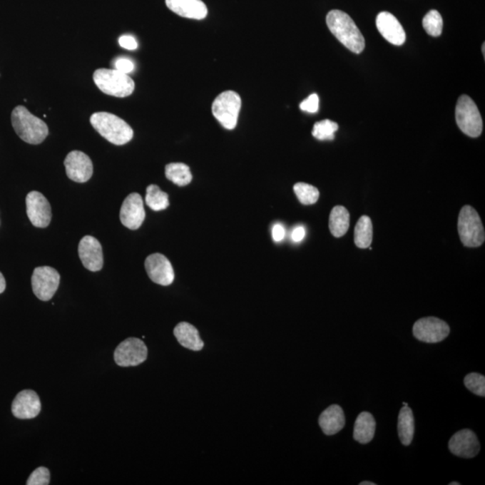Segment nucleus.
<instances>
[{"instance_id": "7", "label": "nucleus", "mask_w": 485, "mask_h": 485, "mask_svg": "<svg viewBox=\"0 0 485 485\" xmlns=\"http://www.w3.org/2000/svg\"><path fill=\"white\" fill-rule=\"evenodd\" d=\"M457 126L471 138L479 137L483 131V120L476 103L469 96H461L456 106Z\"/></svg>"}, {"instance_id": "39", "label": "nucleus", "mask_w": 485, "mask_h": 485, "mask_svg": "<svg viewBox=\"0 0 485 485\" xmlns=\"http://www.w3.org/2000/svg\"><path fill=\"white\" fill-rule=\"evenodd\" d=\"M360 485H376L375 483H372V481H362V483L359 484Z\"/></svg>"}, {"instance_id": "15", "label": "nucleus", "mask_w": 485, "mask_h": 485, "mask_svg": "<svg viewBox=\"0 0 485 485\" xmlns=\"http://www.w3.org/2000/svg\"><path fill=\"white\" fill-rule=\"evenodd\" d=\"M450 451L464 459H473L480 451V442L471 429H461L451 436L449 442Z\"/></svg>"}, {"instance_id": "19", "label": "nucleus", "mask_w": 485, "mask_h": 485, "mask_svg": "<svg viewBox=\"0 0 485 485\" xmlns=\"http://www.w3.org/2000/svg\"><path fill=\"white\" fill-rule=\"evenodd\" d=\"M172 12L185 19L203 20L208 16L207 6L202 0H165Z\"/></svg>"}, {"instance_id": "21", "label": "nucleus", "mask_w": 485, "mask_h": 485, "mask_svg": "<svg viewBox=\"0 0 485 485\" xmlns=\"http://www.w3.org/2000/svg\"><path fill=\"white\" fill-rule=\"evenodd\" d=\"M174 335L179 344L186 349L199 352L203 348V340L200 337L198 330L193 325L182 322L176 325Z\"/></svg>"}, {"instance_id": "24", "label": "nucleus", "mask_w": 485, "mask_h": 485, "mask_svg": "<svg viewBox=\"0 0 485 485\" xmlns=\"http://www.w3.org/2000/svg\"><path fill=\"white\" fill-rule=\"evenodd\" d=\"M349 228V213L344 206H335L329 218V230L335 238H342Z\"/></svg>"}, {"instance_id": "33", "label": "nucleus", "mask_w": 485, "mask_h": 485, "mask_svg": "<svg viewBox=\"0 0 485 485\" xmlns=\"http://www.w3.org/2000/svg\"><path fill=\"white\" fill-rule=\"evenodd\" d=\"M300 107L304 112L310 113H317L318 108H320V97H318L317 93H312L311 96H308L307 99H305L300 103Z\"/></svg>"}, {"instance_id": "23", "label": "nucleus", "mask_w": 485, "mask_h": 485, "mask_svg": "<svg viewBox=\"0 0 485 485\" xmlns=\"http://www.w3.org/2000/svg\"><path fill=\"white\" fill-rule=\"evenodd\" d=\"M397 429L402 444L410 445L415 431L414 417L410 407H404L401 409L398 417Z\"/></svg>"}, {"instance_id": "27", "label": "nucleus", "mask_w": 485, "mask_h": 485, "mask_svg": "<svg viewBox=\"0 0 485 485\" xmlns=\"http://www.w3.org/2000/svg\"><path fill=\"white\" fill-rule=\"evenodd\" d=\"M146 203L155 211L164 210L169 206L168 194L163 192L158 185H151L147 188Z\"/></svg>"}, {"instance_id": "26", "label": "nucleus", "mask_w": 485, "mask_h": 485, "mask_svg": "<svg viewBox=\"0 0 485 485\" xmlns=\"http://www.w3.org/2000/svg\"><path fill=\"white\" fill-rule=\"evenodd\" d=\"M166 178L178 186L189 185L193 175L188 165L183 163H171L165 166Z\"/></svg>"}, {"instance_id": "18", "label": "nucleus", "mask_w": 485, "mask_h": 485, "mask_svg": "<svg viewBox=\"0 0 485 485\" xmlns=\"http://www.w3.org/2000/svg\"><path fill=\"white\" fill-rule=\"evenodd\" d=\"M377 30L388 43L400 46L404 44L407 36L397 17L389 12H381L376 20Z\"/></svg>"}, {"instance_id": "20", "label": "nucleus", "mask_w": 485, "mask_h": 485, "mask_svg": "<svg viewBox=\"0 0 485 485\" xmlns=\"http://www.w3.org/2000/svg\"><path fill=\"white\" fill-rule=\"evenodd\" d=\"M320 427L325 435L332 436L341 432L345 426L344 410L337 404H332L322 412L320 417Z\"/></svg>"}, {"instance_id": "14", "label": "nucleus", "mask_w": 485, "mask_h": 485, "mask_svg": "<svg viewBox=\"0 0 485 485\" xmlns=\"http://www.w3.org/2000/svg\"><path fill=\"white\" fill-rule=\"evenodd\" d=\"M66 174L76 183L88 182L93 175V163L88 155L81 151H72L64 161Z\"/></svg>"}, {"instance_id": "2", "label": "nucleus", "mask_w": 485, "mask_h": 485, "mask_svg": "<svg viewBox=\"0 0 485 485\" xmlns=\"http://www.w3.org/2000/svg\"><path fill=\"white\" fill-rule=\"evenodd\" d=\"M93 129L111 143L121 146L133 140V130L126 121L113 113L100 112L90 117Z\"/></svg>"}, {"instance_id": "5", "label": "nucleus", "mask_w": 485, "mask_h": 485, "mask_svg": "<svg viewBox=\"0 0 485 485\" xmlns=\"http://www.w3.org/2000/svg\"><path fill=\"white\" fill-rule=\"evenodd\" d=\"M459 234L461 242L466 247H479L485 240L483 223L477 211L466 205L460 210L459 216Z\"/></svg>"}, {"instance_id": "11", "label": "nucleus", "mask_w": 485, "mask_h": 485, "mask_svg": "<svg viewBox=\"0 0 485 485\" xmlns=\"http://www.w3.org/2000/svg\"><path fill=\"white\" fill-rule=\"evenodd\" d=\"M26 213L31 223L34 227L44 228L48 226L51 220V208L50 203L44 194L36 190L27 194Z\"/></svg>"}, {"instance_id": "17", "label": "nucleus", "mask_w": 485, "mask_h": 485, "mask_svg": "<svg viewBox=\"0 0 485 485\" xmlns=\"http://www.w3.org/2000/svg\"><path fill=\"white\" fill-rule=\"evenodd\" d=\"M41 408L40 397L33 390H24L13 401L14 417L26 420L34 419L40 414Z\"/></svg>"}, {"instance_id": "3", "label": "nucleus", "mask_w": 485, "mask_h": 485, "mask_svg": "<svg viewBox=\"0 0 485 485\" xmlns=\"http://www.w3.org/2000/svg\"><path fill=\"white\" fill-rule=\"evenodd\" d=\"M14 130L21 140L32 145L41 144L47 138V124L40 118L34 116L26 107L16 106L11 114Z\"/></svg>"}, {"instance_id": "40", "label": "nucleus", "mask_w": 485, "mask_h": 485, "mask_svg": "<svg viewBox=\"0 0 485 485\" xmlns=\"http://www.w3.org/2000/svg\"><path fill=\"white\" fill-rule=\"evenodd\" d=\"M449 485H460V483H456V481H452V483H450Z\"/></svg>"}, {"instance_id": "29", "label": "nucleus", "mask_w": 485, "mask_h": 485, "mask_svg": "<svg viewBox=\"0 0 485 485\" xmlns=\"http://www.w3.org/2000/svg\"><path fill=\"white\" fill-rule=\"evenodd\" d=\"M338 129L337 123L327 119L315 123L312 135L320 141H332L335 140V134Z\"/></svg>"}, {"instance_id": "10", "label": "nucleus", "mask_w": 485, "mask_h": 485, "mask_svg": "<svg viewBox=\"0 0 485 485\" xmlns=\"http://www.w3.org/2000/svg\"><path fill=\"white\" fill-rule=\"evenodd\" d=\"M148 358V348L141 339L128 338L114 352V360L120 367H135Z\"/></svg>"}, {"instance_id": "41", "label": "nucleus", "mask_w": 485, "mask_h": 485, "mask_svg": "<svg viewBox=\"0 0 485 485\" xmlns=\"http://www.w3.org/2000/svg\"><path fill=\"white\" fill-rule=\"evenodd\" d=\"M481 48H483V54H484V57L485 56V44H483V47H481Z\"/></svg>"}, {"instance_id": "9", "label": "nucleus", "mask_w": 485, "mask_h": 485, "mask_svg": "<svg viewBox=\"0 0 485 485\" xmlns=\"http://www.w3.org/2000/svg\"><path fill=\"white\" fill-rule=\"evenodd\" d=\"M412 332H414V337L419 341L427 342V344H436L448 337L450 327L445 321L429 317L415 322Z\"/></svg>"}, {"instance_id": "4", "label": "nucleus", "mask_w": 485, "mask_h": 485, "mask_svg": "<svg viewBox=\"0 0 485 485\" xmlns=\"http://www.w3.org/2000/svg\"><path fill=\"white\" fill-rule=\"evenodd\" d=\"M93 78L97 88L108 96L123 98L131 96L135 89L133 78L116 68L96 69Z\"/></svg>"}, {"instance_id": "35", "label": "nucleus", "mask_w": 485, "mask_h": 485, "mask_svg": "<svg viewBox=\"0 0 485 485\" xmlns=\"http://www.w3.org/2000/svg\"><path fill=\"white\" fill-rule=\"evenodd\" d=\"M119 44L121 47L127 48V50L133 51L138 48L137 41L133 36H123L120 37Z\"/></svg>"}, {"instance_id": "32", "label": "nucleus", "mask_w": 485, "mask_h": 485, "mask_svg": "<svg viewBox=\"0 0 485 485\" xmlns=\"http://www.w3.org/2000/svg\"><path fill=\"white\" fill-rule=\"evenodd\" d=\"M50 471L46 467H38L31 474L27 485H48L50 484Z\"/></svg>"}, {"instance_id": "31", "label": "nucleus", "mask_w": 485, "mask_h": 485, "mask_svg": "<svg viewBox=\"0 0 485 485\" xmlns=\"http://www.w3.org/2000/svg\"><path fill=\"white\" fill-rule=\"evenodd\" d=\"M465 386L478 397H485V377L478 373H470L465 377Z\"/></svg>"}, {"instance_id": "28", "label": "nucleus", "mask_w": 485, "mask_h": 485, "mask_svg": "<svg viewBox=\"0 0 485 485\" xmlns=\"http://www.w3.org/2000/svg\"><path fill=\"white\" fill-rule=\"evenodd\" d=\"M297 199L303 205H313L320 199V190L305 183H297L293 187Z\"/></svg>"}, {"instance_id": "6", "label": "nucleus", "mask_w": 485, "mask_h": 485, "mask_svg": "<svg viewBox=\"0 0 485 485\" xmlns=\"http://www.w3.org/2000/svg\"><path fill=\"white\" fill-rule=\"evenodd\" d=\"M242 106L241 97L237 92L228 90L221 93L213 103V114L218 123L227 130L237 126Z\"/></svg>"}, {"instance_id": "36", "label": "nucleus", "mask_w": 485, "mask_h": 485, "mask_svg": "<svg viewBox=\"0 0 485 485\" xmlns=\"http://www.w3.org/2000/svg\"><path fill=\"white\" fill-rule=\"evenodd\" d=\"M285 238V228L282 224L277 223L272 227V238L275 242H280Z\"/></svg>"}, {"instance_id": "25", "label": "nucleus", "mask_w": 485, "mask_h": 485, "mask_svg": "<svg viewBox=\"0 0 485 485\" xmlns=\"http://www.w3.org/2000/svg\"><path fill=\"white\" fill-rule=\"evenodd\" d=\"M373 238L372 221L368 216H362L357 223L354 230V242L357 247L366 249L372 245Z\"/></svg>"}, {"instance_id": "34", "label": "nucleus", "mask_w": 485, "mask_h": 485, "mask_svg": "<svg viewBox=\"0 0 485 485\" xmlns=\"http://www.w3.org/2000/svg\"><path fill=\"white\" fill-rule=\"evenodd\" d=\"M114 68L118 71L124 73V74H130V73L134 71L135 66L133 62L129 60V58H119L116 61Z\"/></svg>"}, {"instance_id": "38", "label": "nucleus", "mask_w": 485, "mask_h": 485, "mask_svg": "<svg viewBox=\"0 0 485 485\" xmlns=\"http://www.w3.org/2000/svg\"><path fill=\"white\" fill-rule=\"evenodd\" d=\"M6 290V280L4 276L0 272V294L4 292Z\"/></svg>"}, {"instance_id": "12", "label": "nucleus", "mask_w": 485, "mask_h": 485, "mask_svg": "<svg viewBox=\"0 0 485 485\" xmlns=\"http://www.w3.org/2000/svg\"><path fill=\"white\" fill-rule=\"evenodd\" d=\"M143 200L140 194L133 193L124 200L120 211L121 223L131 230L141 227L145 220Z\"/></svg>"}, {"instance_id": "30", "label": "nucleus", "mask_w": 485, "mask_h": 485, "mask_svg": "<svg viewBox=\"0 0 485 485\" xmlns=\"http://www.w3.org/2000/svg\"><path fill=\"white\" fill-rule=\"evenodd\" d=\"M422 26L429 36L438 37L443 29V20L441 14L436 10H431L422 20Z\"/></svg>"}, {"instance_id": "16", "label": "nucleus", "mask_w": 485, "mask_h": 485, "mask_svg": "<svg viewBox=\"0 0 485 485\" xmlns=\"http://www.w3.org/2000/svg\"><path fill=\"white\" fill-rule=\"evenodd\" d=\"M78 255L85 268L98 272L103 268V255L101 244L91 235H86L78 245Z\"/></svg>"}, {"instance_id": "22", "label": "nucleus", "mask_w": 485, "mask_h": 485, "mask_svg": "<svg viewBox=\"0 0 485 485\" xmlns=\"http://www.w3.org/2000/svg\"><path fill=\"white\" fill-rule=\"evenodd\" d=\"M376 432V421L368 412L359 414L353 429V438L360 444H368L372 441Z\"/></svg>"}, {"instance_id": "37", "label": "nucleus", "mask_w": 485, "mask_h": 485, "mask_svg": "<svg viewBox=\"0 0 485 485\" xmlns=\"http://www.w3.org/2000/svg\"><path fill=\"white\" fill-rule=\"evenodd\" d=\"M305 235H306L305 228L300 226L294 228L291 238H292L294 242H299L303 240Z\"/></svg>"}, {"instance_id": "42", "label": "nucleus", "mask_w": 485, "mask_h": 485, "mask_svg": "<svg viewBox=\"0 0 485 485\" xmlns=\"http://www.w3.org/2000/svg\"><path fill=\"white\" fill-rule=\"evenodd\" d=\"M403 404L404 407H408V404L407 403V402H404Z\"/></svg>"}, {"instance_id": "1", "label": "nucleus", "mask_w": 485, "mask_h": 485, "mask_svg": "<svg viewBox=\"0 0 485 485\" xmlns=\"http://www.w3.org/2000/svg\"><path fill=\"white\" fill-rule=\"evenodd\" d=\"M327 24L331 33L352 53H362L365 39L352 17L341 10H332L327 14Z\"/></svg>"}, {"instance_id": "13", "label": "nucleus", "mask_w": 485, "mask_h": 485, "mask_svg": "<svg viewBox=\"0 0 485 485\" xmlns=\"http://www.w3.org/2000/svg\"><path fill=\"white\" fill-rule=\"evenodd\" d=\"M145 268L152 282L162 286L171 285L175 280V272L171 262L161 254L148 256Z\"/></svg>"}, {"instance_id": "8", "label": "nucleus", "mask_w": 485, "mask_h": 485, "mask_svg": "<svg viewBox=\"0 0 485 485\" xmlns=\"http://www.w3.org/2000/svg\"><path fill=\"white\" fill-rule=\"evenodd\" d=\"M61 276L56 270L48 266L37 267L32 276L34 295L41 301L53 299L60 286Z\"/></svg>"}]
</instances>
